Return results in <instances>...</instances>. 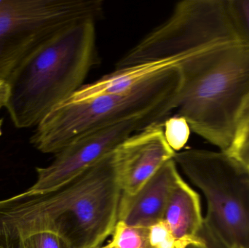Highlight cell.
<instances>
[{
    "mask_svg": "<svg viewBox=\"0 0 249 248\" xmlns=\"http://www.w3.org/2000/svg\"><path fill=\"white\" fill-rule=\"evenodd\" d=\"M113 153L55 190L0 201V248H16L39 231L58 234L71 248L102 246L118 224L122 195Z\"/></svg>",
    "mask_w": 249,
    "mask_h": 248,
    "instance_id": "obj_1",
    "label": "cell"
},
{
    "mask_svg": "<svg viewBox=\"0 0 249 248\" xmlns=\"http://www.w3.org/2000/svg\"><path fill=\"white\" fill-rule=\"evenodd\" d=\"M172 60L181 74L177 115L199 136L226 151L249 100V44L218 39L182 48Z\"/></svg>",
    "mask_w": 249,
    "mask_h": 248,
    "instance_id": "obj_2",
    "label": "cell"
},
{
    "mask_svg": "<svg viewBox=\"0 0 249 248\" xmlns=\"http://www.w3.org/2000/svg\"><path fill=\"white\" fill-rule=\"evenodd\" d=\"M96 23L88 19L62 29L13 70L5 108L16 128L36 126L84 85L98 58Z\"/></svg>",
    "mask_w": 249,
    "mask_h": 248,
    "instance_id": "obj_3",
    "label": "cell"
},
{
    "mask_svg": "<svg viewBox=\"0 0 249 248\" xmlns=\"http://www.w3.org/2000/svg\"><path fill=\"white\" fill-rule=\"evenodd\" d=\"M181 86L177 64L154 73L125 93L64 102L36 125L30 142L45 154H57L92 131L151 112L176 110Z\"/></svg>",
    "mask_w": 249,
    "mask_h": 248,
    "instance_id": "obj_4",
    "label": "cell"
},
{
    "mask_svg": "<svg viewBox=\"0 0 249 248\" xmlns=\"http://www.w3.org/2000/svg\"><path fill=\"white\" fill-rule=\"evenodd\" d=\"M177 165L204 195L207 212L198 238L203 248H249V172L225 151L190 149Z\"/></svg>",
    "mask_w": 249,
    "mask_h": 248,
    "instance_id": "obj_5",
    "label": "cell"
},
{
    "mask_svg": "<svg viewBox=\"0 0 249 248\" xmlns=\"http://www.w3.org/2000/svg\"><path fill=\"white\" fill-rule=\"evenodd\" d=\"M103 11L102 0H0V81L48 38Z\"/></svg>",
    "mask_w": 249,
    "mask_h": 248,
    "instance_id": "obj_6",
    "label": "cell"
},
{
    "mask_svg": "<svg viewBox=\"0 0 249 248\" xmlns=\"http://www.w3.org/2000/svg\"><path fill=\"white\" fill-rule=\"evenodd\" d=\"M168 115L151 112L89 132L55 154L52 164L36 169V183L26 191L42 194L64 186L76 176L112 154L127 138L153 124L162 123Z\"/></svg>",
    "mask_w": 249,
    "mask_h": 248,
    "instance_id": "obj_7",
    "label": "cell"
},
{
    "mask_svg": "<svg viewBox=\"0 0 249 248\" xmlns=\"http://www.w3.org/2000/svg\"><path fill=\"white\" fill-rule=\"evenodd\" d=\"M162 123L153 124L124 141L113 153L123 195H135L176 153L164 137Z\"/></svg>",
    "mask_w": 249,
    "mask_h": 248,
    "instance_id": "obj_8",
    "label": "cell"
},
{
    "mask_svg": "<svg viewBox=\"0 0 249 248\" xmlns=\"http://www.w3.org/2000/svg\"><path fill=\"white\" fill-rule=\"evenodd\" d=\"M182 179L174 159L167 161L135 195H121L118 222L149 228L162 221L171 194Z\"/></svg>",
    "mask_w": 249,
    "mask_h": 248,
    "instance_id": "obj_9",
    "label": "cell"
},
{
    "mask_svg": "<svg viewBox=\"0 0 249 248\" xmlns=\"http://www.w3.org/2000/svg\"><path fill=\"white\" fill-rule=\"evenodd\" d=\"M203 219L200 195L182 179L171 194L162 221L176 241L186 240L203 248L198 238Z\"/></svg>",
    "mask_w": 249,
    "mask_h": 248,
    "instance_id": "obj_10",
    "label": "cell"
},
{
    "mask_svg": "<svg viewBox=\"0 0 249 248\" xmlns=\"http://www.w3.org/2000/svg\"><path fill=\"white\" fill-rule=\"evenodd\" d=\"M176 64L174 61H156L116 69L93 83L85 84L66 101H80L99 95L125 93L154 73Z\"/></svg>",
    "mask_w": 249,
    "mask_h": 248,
    "instance_id": "obj_11",
    "label": "cell"
},
{
    "mask_svg": "<svg viewBox=\"0 0 249 248\" xmlns=\"http://www.w3.org/2000/svg\"><path fill=\"white\" fill-rule=\"evenodd\" d=\"M114 248H154L149 240V228L128 227L118 222L111 240Z\"/></svg>",
    "mask_w": 249,
    "mask_h": 248,
    "instance_id": "obj_12",
    "label": "cell"
},
{
    "mask_svg": "<svg viewBox=\"0 0 249 248\" xmlns=\"http://www.w3.org/2000/svg\"><path fill=\"white\" fill-rule=\"evenodd\" d=\"M162 129L165 141L175 152L181 151L190 139L191 128L187 119L179 115L167 118Z\"/></svg>",
    "mask_w": 249,
    "mask_h": 248,
    "instance_id": "obj_13",
    "label": "cell"
},
{
    "mask_svg": "<svg viewBox=\"0 0 249 248\" xmlns=\"http://www.w3.org/2000/svg\"><path fill=\"white\" fill-rule=\"evenodd\" d=\"M225 152L249 172V115L240 119L232 144Z\"/></svg>",
    "mask_w": 249,
    "mask_h": 248,
    "instance_id": "obj_14",
    "label": "cell"
},
{
    "mask_svg": "<svg viewBox=\"0 0 249 248\" xmlns=\"http://www.w3.org/2000/svg\"><path fill=\"white\" fill-rule=\"evenodd\" d=\"M16 248H71L67 241L51 231L33 233L20 240Z\"/></svg>",
    "mask_w": 249,
    "mask_h": 248,
    "instance_id": "obj_15",
    "label": "cell"
},
{
    "mask_svg": "<svg viewBox=\"0 0 249 248\" xmlns=\"http://www.w3.org/2000/svg\"><path fill=\"white\" fill-rule=\"evenodd\" d=\"M232 21L241 39L249 45V0H227Z\"/></svg>",
    "mask_w": 249,
    "mask_h": 248,
    "instance_id": "obj_16",
    "label": "cell"
},
{
    "mask_svg": "<svg viewBox=\"0 0 249 248\" xmlns=\"http://www.w3.org/2000/svg\"><path fill=\"white\" fill-rule=\"evenodd\" d=\"M149 240L154 248H176L177 241L163 221L149 227Z\"/></svg>",
    "mask_w": 249,
    "mask_h": 248,
    "instance_id": "obj_17",
    "label": "cell"
},
{
    "mask_svg": "<svg viewBox=\"0 0 249 248\" xmlns=\"http://www.w3.org/2000/svg\"><path fill=\"white\" fill-rule=\"evenodd\" d=\"M9 87L5 81H0V109L5 107L8 99Z\"/></svg>",
    "mask_w": 249,
    "mask_h": 248,
    "instance_id": "obj_18",
    "label": "cell"
},
{
    "mask_svg": "<svg viewBox=\"0 0 249 248\" xmlns=\"http://www.w3.org/2000/svg\"><path fill=\"white\" fill-rule=\"evenodd\" d=\"M192 245V243L189 241H186V240H183V241L177 242V246L176 248H187V246Z\"/></svg>",
    "mask_w": 249,
    "mask_h": 248,
    "instance_id": "obj_19",
    "label": "cell"
},
{
    "mask_svg": "<svg viewBox=\"0 0 249 248\" xmlns=\"http://www.w3.org/2000/svg\"><path fill=\"white\" fill-rule=\"evenodd\" d=\"M249 115V100L248 102H247V104H246L245 107H244V110H243L242 114H241V118L244 116H247V115ZM240 118V119H241ZM240 120V119H239Z\"/></svg>",
    "mask_w": 249,
    "mask_h": 248,
    "instance_id": "obj_20",
    "label": "cell"
},
{
    "mask_svg": "<svg viewBox=\"0 0 249 248\" xmlns=\"http://www.w3.org/2000/svg\"><path fill=\"white\" fill-rule=\"evenodd\" d=\"M93 248H113V245H112V242L110 241V243H108L106 246H98V247H95Z\"/></svg>",
    "mask_w": 249,
    "mask_h": 248,
    "instance_id": "obj_21",
    "label": "cell"
},
{
    "mask_svg": "<svg viewBox=\"0 0 249 248\" xmlns=\"http://www.w3.org/2000/svg\"><path fill=\"white\" fill-rule=\"evenodd\" d=\"M187 248H200L197 247V246H195V245H190V246H187Z\"/></svg>",
    "mask_w": 249,
    "mask_h": 248,
    "instance_id": "obj_22",
    "label": "cell"
},
{
    "mask_svg": "<svg viewBox=\"0 0 249 248\" xmlns=\"http://www.w3.org/2000/svg\"><path fill=\"white\" fill-rule=\"evenodd\" d=\"M1 125H2V119H0V134H1Z\"/></svg>",
    "mask_w": 249,
    "mask_h": 248,
    "instance_id": "obj_23",
    "label": "cell"
},
{
    "mask_svg": "<svg viewBox=\"0 0 249 248\" xmlns=\"http://www.w3.org/2000/svg\"><path fill=\"white\" fill-rule=\"evenodd\" d=\"M240 248V247H234V248Z\"/></svg>",
    "mask_w": 249,
    "mask_h": 248,
    "instance_id": "obj_24",
    "label": "cell"
},
{
    "mask_svg": "<svg viewBox=\"0 0 249 248\" xmlns=\"http://www.w3.org/2000/svg\"></svg>",
    "mask_w": 249,
    "mask_h": 248,
    "instance_id": "obj_25",
    "label": "cell"
}]
</instances>
